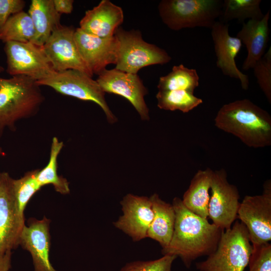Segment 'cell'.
Masks as SVG:
<instances>
[{
    "label": "cell",
    "instance_id": "4dcf8cb0",
    "mask_svg": "<svg viewBox=\"0 0 271 271\" xmlns=\"http://www.w3.org/2000/svg\"><path fill=\"white\" fill-rule=\"evenodd\" d=\"M253 251L248 265L249 271H271V244L252 245Z\"/></svg>",
    "mask_w": 271,
    "mask_h": 271
},
{
    "label": "cell",
    "instance_id": "1f68e13d",
    "mask_svg": "<svg viewBox=\"0 0 271 271\" xmlns=\"http://www.w3.org/2000/svg\"><path fill=\"white\" fill-rule=\"evenodd\" d=\"M25 4L23 0H0V31L11 16L23 11Z\"/></svg>",
    "mask_w": 271,
    "mask_h": 271
},
{
    "label": "cell",
    "instance_id": "5b68a950",
    "mask_svg": "<svg viewBox=\"0 0 271 271\" xmlns=\"http://www.w3.org/2000/svg\"><path fill=\"white\" fill-rule=\"evenodd\" d=\"M221 0H162L158 5L163 22L170 29H211L221 16Z\"/></svg>",
    "mask_w": 271,
    "mask_h": 271
},
{
    "label": "cell",
    "instance_id": "30bf717a",
    "mask_svg": "<svg viewBox=\"0 0 271 271\" xmlns=\"http://www.w3.org/2000/svg\"><path fill=\"white\" fill-rule=\"evenodd\" d=\"M210 190L208 217L221 230L228 229L237 219L240 205L237 189L229 183L226 172L221 170L213 172Z\"/></svg>",
    "mask_w": 271,
    "mask_h": 271
},
{
    "label": "cell",
    "instance_id": "ffe728a7",
    "mask_svg": "<svg viewBox=\"0 0 271 271\" xmlns=\"http://www.w3.org/2000/svg\"><path fill=\"white\" fill-rule=\"evenodd\" d=\"M154 217L147 232V237L157 241L163 248L169 244L175 222L172 204L163 200L157 193L150 197Z\"/></svg>",
    "mask_w": 271,
    "mask_h": 271
},
{
    "label": "cell",
    "instance_id": "484cf974",
    "mask_svg": "<svg viewBox=\"0 0 271 271\" xmlns=\"http://www.w3.org/2000/svg\"><path fill=\"white\" fill-rule=\"evenodd\" d=\"M199 81L195 69L180 64L174 66L169 73L160 78L157 87L159 91L184 90L194 92L199 86Z\"/></svg>",
    "mask_w": 271,
    "mask_h": 271
},
{
    "label": "cell",
    "instance_id": "d590c367",
    "mask_svg": "<svg viewBox=\"0 0 271 271\" xmlns=\"http://www.w3.org/2000/svg\"><path fill=\"white\" fill-rule=\"evenodd\" d=\"M3 154H4V153H3L2 149V148L0 147V157H1V156Z\"/></svg>",
    "mask_w": 271,
    "mask_h": 271
},
{
    "label": "cell",
    "instance_id": "8992f818",
    "mask_svg": "<svg viewBox=\"0 0 271 271\" xmlns=\"http://www.w3.org/2000/svg\"><path fill=\"white\" fill-rule=\"evenodd\" d=\"M114 36L118 42L115 69L137 74L143 67L169 63L171 57L164 49L145 41L139 30L126 31L118 27Z\"/></svg>",
    "mask_w": 271,
    "mask_h": 271
},
{
    "label": "cell",
    "instance_id": "836d02e7",
    "mask_svg": "<svg viewBox=\"0 0 271 271\" xmlns=\"http://www.w3.org/2000/svg\"><path fill=\"white\" fill-rule=\"evenodd\" d=\"M11 251L0 256V271H9L11 267Z\"/></svg>",
    "mask_w": 271,
    "mask_h": 271
},
{
    "label": "cell",
    "instance_id": "3957f363",
    "mask_svg": "<svg viewBox=\"0 0 271 271\" xmlns=\"http://www.w3.org/2000/svg\"><path fill=\"white\" fill-rule=\"evenodd\" d=\"M45 100L36 81L25 76L0 77V139L4 129L36 114Z\"/></svg>",
    "mask_w": 271,
    "mask_h": 271
},
{
    "label": "cell",
    "instance_id": "83f0119b",
    "mask_svg": "<svg viewBox=\"0 0 271 271\" xmlns=\"http://www.w3.org/2000/svg\"><path fill=\"white\" fill-rule=\"evenodd\" d=\"M38 169L27 172L19 179H13L15 206L19 218L25 221L24 210L33 196L41 188L36 179Z\"/></svg>",
    "mask_w": 271,
    "mask_h": 271
},
{
    "label": "cell",
    "instance_id": "9c48e42d",
    "mask_svg": "<svg viewBox=\"0 0 271 271\" xmlns=\"http://www.w3.org/2000/svg\"><path fill=\"white\" fill-rule=\"evenodd\" d=\"M237 218L246 227L252 245L271 240V184L264 185L262 194L245 196L238 210Z\"/></svg>",
    "mask_w": 271,
    "mask_h": 271
},
{
    "label": "cell",
    "instance_id": "5bb4252c",
    "mask_svg": "<svg viewBox=\"0 0 271 271\" xmlns=\"http://www.w3.org/2000/svg\"><path fill=\"white\" fill-rule=\"evenodd\" d=\"M74 38L83 61L93 75H99L108 64H116L118 42L114 35L101 38L78 28L75 29Z\"/></svg>",
    "mask_w": 271,
    "mask_h": 271
},
{
    "label": "cell",
    "instance_id": "4316f807",
    "mask_svg": "<svg viewBox=\"0 0 271 271\" xmlns=\"http://www.w3.org/2000/svg\"><path fill=\"white\" fill-rule=\"evenodd\" d=\"M159 108L166 110H180L188 112L203 102L202 99L194 95V92L177 90L159 91L156 95Z\"/></svg>",
    "mask_w": 271,
    "mask_h": 271
},
{
    "label": "cell",
    "instance_id": "9a60e30c",
    "mask_svg": "<svg viewBox=\"0 0 271 271\" xmlns=\"http://www.w3.org/2000/svg\"><path fill=\"white\" fill-rule=\"evenodd\" d=\"M120 204L122 214L113 223L114 227L135 242L147 237L154 217L150 197L129 193L123 197Z\"/></svg>",
    "mask_w": 271,
    "mask_h": 271
},
{
    "label": "cell",
    "instance_id": "277c9868",
    "mask_svg": "<svg viewBox=\"0 0 271 271\" xmlns=\"http://www.w3.org/2000/svg\"><path fill=\"white\" fill-rule=\"evenodd\" d=\"M252 251L246 227L236 221L222 231L215 250L205 260L196 263V267L200 271H244Z\"/></svg>",
    "mask_w": 271,
    "mask_h": 271
},
{
    "label": "cell",
    "instance_id": "8fae6325",
    "mask_svg": "<svg viewBox=\"0 0 271 271\" xmlns=\"http://www.w3.org/2000/svg\"><path fill=\"white\" fill-rule=\"evenodd\" d=\"M75 29L61 25L57 27L43 46L44 51L55 71L77 70L92 77L78 50L74 38Z\"/></svg>",
    "mask_w": 271,
    "mask_h": 271
},
{
    "label": "cell",
    "instance_id": "52a82bcc",
    "mask_svg": "<svg viewBox=\"0 0 271 271\" xmlns=\"http://www.w3.org/2000/svg\"><path fill=\"white\" fill-rule=\"evenodd\" d=\"M36 83L40 86H49L63 95L92 101L101 108L109 123H114L117 120L105 100V93L96 80L84 72L73 69L55 71Z\"/></svg>",
    "mask_w": 271,
    "mask_h": 271
},
{
    "label": "cell",
    "instance_id": "d4e9b609",
    "mask_svg": "<svg viewBox=\"0 0 271 271\" xmlns=\"http://www.w3.org/2000/svg\"><path fill=\"white\" fill-rule=\"evenodd\" d=\"M35 29L29 15L23 11L11 16L0 31V40L4 43L31 42Z\"/></svg>",
    "mask_w": 271,
    "mask_h": 271
},
{
    "label": "cell",
    "instance_id": "f546056e",
    "mask_svg": "<svg viewBox=\"0 0 271 271\" xmlns=\"http://www.w3.org/2000/svg\"><path fill=\"white\" fill-rule=\"evenodd\" d=\"M174 255H164L163 257L150 260H137L125 264L119 271H172Z\"/></svg>",
    "mask_w": 271,
    "mask_h": 271
},
{
    "label": "cell",
    "instance_id": "7402d4cb",
    "mask_svg": "<svg viewBox=\"0 0 271 271\" xmlns=\"http://www.w3.org/2000/svg\"><path fill=\"white\" fill-rule=\"evenodd\" d=\"M213 171L210 168L199 170L192 178L182 201L190 211L203 218L208 217L209 190Z\"/></svg>",
    "mask_w": 271,
    "mask_h": 271
},
{
    "label": "cell",
    "instance_id": "7c38bea8",
    "mask_svg": "<svg viewBox=\"0 0 271 271\" xmlns=\"http://www.w3.org/2000/svg\"><path fill=\"white\" fill-rule=\"evenodd\" d=\"M98 75L96 81L103 92L124 97L134 107L142 120H149V109L145 100L148 90L137 74L114 68L106 69Z\"/></svg>",
    "mask_w": 271,
    "mask_h": 271
},
{
    "label": "cell",
    "instance_id": "cb8c5ba5",
    "mask_svg": "<svg viewBox=\"0 0 271 271\" xmlns=\"http://www.w3.org/2000/svg\"><path fill=\"white\" fill-rule=\"evenodd\" d=\"M261 0H224L219 21L223 23L236 20L244 23L246 20H259L264 14L260 9Z\"/></svg>",
    "mask_w": 271,
    "mask_h": 271
},
{
    "label": "cell",
    "instance_id": "6da1fadb",
    "mask_svg": "<svg viewBox=\"0 0 271 271\" xmlns=\"http://www.w3.org/2000/svg\"><path fill=\"white\" fill-rule=\"evenodd\" d=\"M172 204L176 215L173 233L162 253L180 257L189 268L194 260L215 250L223 230L190 211L179 198H174Z\"/></svg>",
    "mask_w": 271,
    "mask_h": 271
},
{
    "label": "cell",
    "instance_id": "e575fe53",
    "mask_svg": "<svg viewBox=\"0 0 271 271\" xmlns=\"http://www.w3.org/2000/svg\"><path fill=\"white\" fill-rule=\"evenodd\" d=\"M4 71V68L2 66H0V73Z\"/></svg>",
    "mask_w": 271,
    "mask_h": 271
},
{
    "label": "cell",
    "instance_id": "f1b7e54d",
    "mask_svg": "<svg viewBox=\"0 0 271 271\" xmlns=\"http://www.w3.org/2000/svg\"><path fill=\"white\" fill-rule=\"evenodd\" d=\"M257 83L269 103H271V47L255 63L253 68Z\"/></svg>",
    "mask_w": 271,
    "mask_h": 271
},
{
    "label": "cell",
    "instance_id": "7a4b0ae2",
    "mask_svg": "<svg viewBox=\"0 0 271 271\" xmlns=\"http://www.w3.org/2000/svg\"><path fill=\"white\" fill-rule=\"evenodd\" d=\"M215 124L249 147L264 148L271 144V117L249 99L223 105L216 114Z\"/></svg>",
    "mask_w": 271,
    "mask_h": 271
},
{
    "label": "cell",
    "instance_id": "e0dca14e",
    "mask_svg": "<svg viewBox=\"0 0 271 271\" xmlns=\"http://www.w3.org/2000/svg\"><path fill=\"white\" fill-rule=\"evenodd\" d=\"M50 223L46 217L41 220L31 218L20 235L19 245L31 253L34 271H56L50 260Z\"/></svg>",
    "mask_w": 271,
    "mask_h": 271
},
{
    "label": "cell",
    "instance_id": "44dd1931",
    "mask_svg": "<svg viewBox=\"0 0 271 271\" xmlns=\"http://www.w3.org/2000/svg\"><path fill=\"white\" fill-rule=\"evenodd\" d=\"M28 14L35 29L31 42L43 46L53 31L61 25V15L55 10L53 0H32Z\"/></svg>",
    "mask_w": 271,
    "mask_h": 271
},
{
    "label": "cell",
    "instance_id": "603a6c76",
    "mask_svg": "<svg viewBox=\"0 0 271 271\" xmlns=\"http://www.w3.org/2000/svg\"><path fill=\"white\" fill-rule=\"evenodd\" d=\"M63 147V143L54 137L51 145L50 158L47 165L42 170L38 169L36 179L39 184L52 185L55 191L61 194L70 193L69 183L67 179L57 173V159Z\"/></svg>",
    "mask_w": 271,
    "mask_h": 271
},
{
    "label": "cell",
    "instance_id": "d6a6232c",
    "mask_svg": "<svg viewBox=\"0 0 271 271\" xmlns=\"http://www.w3.org/2000/svg\"><path fill=\"white\" fill-rule=\"evenodd\" d=\"M73 0H53V4L56 11L60 14H71L73 9Z\"/></svg>",
    "mask_w": 271,
    "mask_h": 271
},
{
    "label": "cell",
    "instance_id": "ba28073f",
    "mask_svg": "<svg viewBox=\"0 0 271 271\" xmlns=\"http://www.w3.org/2000/svg\"><path fill=\"white\" fill-rule=\"evenodd\" d=\"M4 51L7 72L12 76H25L38 81L55 72L43 46L31 42L10 41L5 43Z\"/></svg>",
    "mask_w": 271,
    "mask_h": 271
},
{
    "label": "cell",
    "instance_id": "2e32d148",
    "mask_svg": "<svg viewBox=\"0 0 271 271\" xmlns=\"http://www.w3.org/2000/svg\"><path fill=\"white\" fill-rule=\"evenodd\" d=\"M227 23L217 21L212 28L211 35L216 57V66L224 75L238 79L244 90L249 87L248 77L237 67L235 59L242 47L241 41L229 33Z\"/></svg>",
    "mask_w": 271,
    "mask_h": 271
},
{
    "label": "cell",
    "instance_id": "d6986e66",
    "mask_svg": "<svg viewBox=\"0 0 271 271\" xmlns=\"http://www.w3.org/2000/svg\"><path fill=\"white\" fill-rule=\"evenodd\" d=\"M270 11L259 20H250L242 24L237 33L238 38L246 47L247 55L242 68L244 70L253 68L255 63L266 52L270 30L268 21Z\"/></svg>",
    "mask_w": 271,
    "mask_h": 271
},
{
    "label": "cell",
    "instance_id": "ac0fdd59",
    "mask_svg": "<svg viewBox=\"0 0 271 271\" xmlns=\"http://www.w3.org/2000/svg\"><path fill=\"white\" fill-rule=\"evenodd\" d=\"M122 9L109 0H102L97 6L85 12L79 23V28L84 32L101 38L114 35L123 23Z\"/></svg>",
    "mask_w": 271,
    "mask_h": 271
},
{
    "label": "cell",
    "instance_id": "4fadbf2b",
    "mask_svg": "<svg viewBox=\"0 0 271 271\" xmlns=\"http://www.w3.org/2000/svg\"><path fill=\"white\" fill-rule=\"evenodd\" d=\"M13 179L8 173L0 172V256L19 245L25 225L16 211Z\"/></svg>",
    "mask_w": 271,
    "mask_h": 271
}]
</instances>
